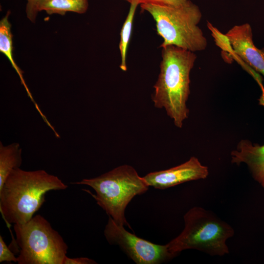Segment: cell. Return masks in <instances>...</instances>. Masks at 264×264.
I'll use <instances>...</instances> for the list:
<instances>
[{
  "label": "cell",
  "instance_id": "obj_1",
  "mask_svg": "<svg viewBox=\"0 0 264 264\" xmlns=\"http://www.w3.org/2000/svg\"><path fill=\"white\" fill-rule=\"evenodd\" d=\"M162 48L160 73L152 96L155 107L164 109L175 125L181 128L188 117L187 101L190 93V74L197 59L195 52L174 45Z\"/></svg>",
  "mask_w": 264,
  "mask_h": 264
},
{
  "label": "cell",
  "instance_id": "obj_2",
  "mask_svg": "<svg viewBox=\"0 0 264 264\" xmlns=\"http://www.w3.org/2000/svg\"><path fill=\"white\" fill-rule=\"evenodd\" d=\"M67 186L57 176L43 170H13L0 189V210L8 224H23L30 220L51 190Z\"/></svg>",
  "mask_w": 264,
  "mask_h": 264
},
{
  "label": "cell",
  "instance_id": "obj_3",
  "mask_svg": "<svg viewBox=\"0 0 264 264\" xmlns=\"http://www.w3.org/2000/svg\"><path fill=\"white\" fill-rule=\"evenodd\" d=\"M184 227L167 244L175 256L182 251L194 249L212 256L229 253L228 239L235 234L233 228L212 211L200 206L188 210L183 216Z\"/></svg>",
  "mask_w": 264,
  "mask_h": 264
},
{
  "label": "cell",
  "instance_id": "obj_4",
  "mask_svg": "<svg viewBox=\"0 0 264 264\" xmlns=\"http://www.w3.org/2000/svg\"><path fill=\"white\" fill-rule=\"evenodd\" d=\"M140 7L155 22L157 33L163 39L160 47L174 45L194 52L207 47V39L198 26L201 12L191 0L177 6L145 3Z\"/></svg>",
  "mask_w": 264,
  "mask_h": 264
},
{
  "label": "cell",
  "instance_id": "obj_5",
  "mask_svg": "<svg viewBox=\"0 0 264 264\" xmlns=\"http://www.w3.org/2000/svg\"><path fill=\"white\" fill-rule=\"evenodd\" d=\"M91 187L95 194L90 193L98 204L113 220L122 226L130 225L125 209L137 195H142L149 186L132 166L124 164L94 178L83 179L73 183Z\"/></svg>",
  "mask_w": 264,
  "mask_h": 264
},
{
  "label": "cell",
  "instance_id": "obj_6",
  "mask_svg": "<svg viewBox=\"0 0 264 264\" xmlns=\"http://www.w3.org/2000/svg\"><path fill=\"white\" fill-rule=\"evenodd\" d=\"M16 242L20 248L19 264H63L68 246L60 234L42 216L23 224H15Z\"/></svg>",
  "mask_w": 264,
  "mask_h": 264
},
{
  "label": "cell",
  "instance_id": "obj_7",
  "mask_svg": "<svg viewBox=\"0 0 264 264\" xmlns=\"http://www.w3.org/2000/svg\"><path fill=\"white\" fill-rule=\"evenodd\" d=\"M104 233L110 244L118 245L137 264H158L176 256L169 251L167 244H156L138 237L110 216Z\"/></svg>",
  "mask_w": 264,
  "mask_h": 264
},
{
  "label": "cell",
  "instance_id": "obj_8",
  "mask_svg": "<svg viewBox=\"0 0 264 264\" xmlns=\"http://www.w3.org/2000/svg\"><path fill=\"white\" fill-rule=\"evenodd\" d=\"M208 168L195 156L186 162L169 169L151 172L143 177L150 187L165 189L183 183L207 177Z\"/></svg>",
  "mask_w": 264,
  "mask_h": 264
},
{
  "label": "cell",
  "instance_id": "obj_9",
  "mask_svg": "<svg viewBox=\"0 0 264 264\" xmlns=\"http://www.w3.org/2000/svg\"><path fill=\"white\" fill-rule=\"evenodd\" d=\"M232 49V54L264 76V48L256 46L251 25H236L225 34Z\"/></svg>",
  "mask_w": 264,
  "mask_h": 264
},
{
  "label": "cell",
  "instance_id": "obj_10",
  "mask_svg": "<svg viewBox=\"0 0 264 264\" xmlns=\"http://www.w3.org/2000/svg\"><path fill=\"white\" fill-rule=\"evenodd\" d=\"M261 89L259 104L264 107V88ZM230 155L232 163L246 164L254 179L264 189V144H253L247 139H242Z\"/></svg>",
  "mask_w": 264,
  "mask_h": 264
},
{
  "label": "cell",
  "instance_id": "obj_11",
  "mask_svg": "<svg viewBox=\"0 0 264 264\" xmlns=\"http://www.w3.org/2000/svg\"><path fill=\"white\" fill-rule=\"evenodd\" d=\"M11 12L8 10L6 15L0 21V51L8 58L12 67L18 74L21 83L25 89L28 97L33 103L36 109L43 119L46 116L43 114L38 104L34 100L29 89H28L23 77V72L15 63L13 57V35L11 30V25L9 21L8 17Z\"/></svg>",
  "mask_w": 264,
  "mask_h": 264
},
{
  "label": "cell",
  "instance_id": "obj_12",
  "mask_svg": "<svg viewBox=\"0 0 264 264\" xmlns=\"http://www.w3.org/2000/svg\"><path fill=\"white\" fill-rule=\"evenodd\" d=\"M22 164V149L18 143L4 146L0 142V189L11 173Z\"/></svg>",
  "mask_w": 264,
  "mask_h": 264
},
{
  "label": "cell",
  "instance_id": "obj_13",
  "mask_svg": "<svg viewBox=\"0 0 264 264\" xmlns=\"http://www.w3.org/2000/svg\"><path fill=\"white\" fill-rule=\"evenodd\" d=\"M88 7V0H39L38 10L45 11L49 15H65L67 12L85 13Z\"/></svg>",
  "mask_w": 264,
  "mask_h": 264
},
{
  "label": "cell",
  "instance_id": "obj_14",
  "mask_svg": "<svg viewBox=\"0 0 264 264\" xmlns=\"http://www.w3.org/2000/svg\"><path fill=\"white\" fill-rule=\"evenodd\" d=\"M128 14L123 24L120 32V39L119 48L121 56V63L119 66L120 69L123 71L127 70L126 64L127 52L132 34V23L136 8L139 3L132 2Z\"/></svg>",
  "mask_w": 264,
  "mask_h": 264
},
{
  "label": "cell",
  "instance_id": "obj_15",
  "mask_svg": "<svg viewBox=\"0 0 264 264\" xmlns=\"http://www.w3.org/2000/svg\"><path fill=\"white\" fill-rule=\"evenodd\" d=\"M4 262L17 263V257H15L0 235V263Z\"/></svg>",
  "mask_w": 264,
  "mask_h": 264
},
{
  "label": "cell",
  "instance_id": "obj_16",
  "mask_svg": "<svg viewBox=\"0 0 264 264\" xmlns=\"http://www.w3.org/2000/svg\"><path fill=\"white\" fill-rule=\"evenodd\" d=\"M130 3L137 2L139 4L152 3L173 6H180L185 4L188 0H125Z\"/></svg>",
  "mask_w": 264,
  "mask_h": 264
},
{
  "label": "cell",
  "instance_id": "obj_17",
  "mask_svg": "<svg viewBox=\"0 0 264 264\" xmlns=\"http://www.w3.org/2000/svg\"><path fill=\"white\" fill-rule=\"evenodd\" d=\"M26 13L29 20L35 22L38 12V5L39 0H26Z\"/></svg>",
  "mask_w": 264,
  "mask_h": 264
},
{
  "label": "cell",
  "instance_id": "obj_18",
  "mask_svg": "<svg viewBox=\"0 0 264 264\" xmlns=\"http://www.w3.org/2000/svg\"><path fill=\"white\" fill-rule=\"evenodd\" d=\"M94 260L87 257L68 258L66 256L64 259L63 264H96Z\"/></svg>",
  "mask_w": 264,
  "mask_h": 264
}]
</instances>
